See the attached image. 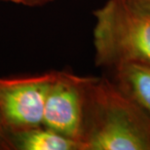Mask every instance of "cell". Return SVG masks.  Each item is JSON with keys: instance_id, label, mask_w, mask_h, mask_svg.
Wrapping results in <instances>:
<instances>
[{"instance_id": "obj_4", "label": "cell", "mask_w": 150, "mask_h": 150, "mask_svg": "<svg viewBox=\"0 0 150 150\" xmlns=\"http://www.w3.org/2000/svg\"><path fill=\"white\" fill-rule=\"evenodd\" d=\"M90 80L91 77L55 71L45 100L44 127L82 143L86 94Z\"/></svg>"}, {"instance_id": "obj_6", "label": "cell", "mask_w": 150, "mask_h": 150, "mask_svg": "<svg viewBox=\"0 0 150 150\" xmlns=\"http://www.w3.org/2000/svg\"><path fill=\"white\" fill-rule=\"evenodd\" d=\"M11 149L17 150H84L80 142L40 126L9 136Z\"/></svg>"}, {"instance_id": "obj_7", "label": "cell", "mask_w": 150, "mask_h": 150, "mask_svg": "<svg viewBox=\"0 0 150 150\" xmlns=\"http://www.w3.org/2000/svg\"><path fill=\"white\" fill-rule=\"evenodd\" d=\"M3 149H11L10 146V139H9V134L6 132L4 126H3L1 119H0V150Z\"/></svg>"}, {"instance_id": "obj_8", "label": "cell", "mask_w": 150, "mask_h": 150, "mask_svg": "<svg viewBox=\"0 0 150 150\" xmlns=\"http://www.w3.org/2000/svg\"><path fill=\"white\" fill-rule=\"evenodd\" d=\"M49 1L50 0H13L14 3L25 6H40Z\"/></svg>"}, {"instance_id": "obj_10", "label": "cell", "mask_w": 150, "mask_h": 150, "mask_svg": "<svg viewBox=\"0 0 150 150\" xmlns=\"http://www.w3.org/2000/svg\"><path fill=\"white\" fill-rule=\"evenodd\" d=\"M4 1H10V2H13V0H4Z\"/></svg>"}, {"instance_id": "obj_9", "label": "cell", "mask_w": 150, "mask_h": 150, "mask_svg": "<svg viewBox=\"0 0 150 150\" xmlns=\"http://www.w3.org/2000/svg\"><path fill=\"white\" fill-rule=\"evenodd\" d=\"M132 1H134L136 4L140 6V7L150 11V0H132Z\"/></svg>"}, {"instance_id": "obj_1", "label": "cell", "mask_w": 150, "mask_h": 150, "mask_svg": "<svg viewBox=\"0 0 150 150\" xmlns=\"http://www.w3.org/2000/svg\"><path fill=\"white\" fill-rule=\"evenodd\" d=\"M84 150H150V117L106 78L87 87Z\"/></svg>"}, {"instance_id": "obj_2", "label": "cell", "mask_w": 150, "mask_h": 150, "mask_svg": "<svg viewBox=\"0 0 150 150\" xmlns=\"http://www.w3.org/2000/svg\"><path fill=\"white\" fill-rule=\"evenodd\" d=\"M94 15L97 65L113 69L125 62L150 64V11L132 0H107Z\"/></svg>"}, {"instance_id": "obj_3", "label": "cell", "mask_w": 150, "mask_h": 150, "mask_svg": "<svg viewBox=\"0 0 150 150\" xmlns=\"http://www.w3.org/2000/svg\"><path fill=\"white\" fill-rule=\"evenodd\" d=\"M54 74L0 78V119L9 136L43 126L45 100Z\"/></svg>"}, {"instance_id": "obj_5", "label": "cell", "mask_w": 150, "mask_h": 150, "mask_svg": "<svg viewBox=\"0 0 150 150\" xmlns=\"http://www.w3.org/2000/svg\"><path fill=\"white\" fill-rule=\"evenodd\" d=\"M112 70L118 89L150 117V64L125 62Z\"/></svg>"}]
</instances>
